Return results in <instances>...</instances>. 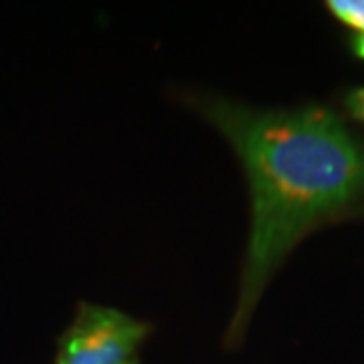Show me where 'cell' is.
I'll list each match as a JSON object with an SVG mask.
<instances>
[{
	"instance_id": "cell-5",
	"label": "cell",
	"mask_w": 364,
	"mask_h": 364,
	"mask_svg": "<svg viewBox=\"0 0 364 364\" xmlns=\"http://www.w3.org/2000/svg\"><path fill=\"white\" fill-rule=\"evenodd\" d=\"M352 51L356 57L364 59V35H356L354 37V43H352Z\"/></svg>"
},
{
	"instance_id": "cell-4",
	"label": "cell",
	"mask_w": 364,
	"mask_h": 364,
	"mask_svg": "<svg viewBox=\"0 0 364 364\" xmlns=\"http://www.w3.org/2000/svg\"><path fill=\"white\" fill-rule=\"evenodd\" d=\"M346 109L354 119H358L360 124H364V87L352 90L346 95Z\"/></svg>"
},
{
	"instance_id": "cell-1",
	"label": "cell",
	"mask_w": 364,
	"mask_h": 364,
	"mask_svg": "<svg viewBox=\"0 0 364 364\" xmlns=\"http://www.w3.org/2000/svg\"><path fill=\"white\" fill-rule=\"evenodd\" d=\"M196 107L231 142L247 174L251 233L227 348L245 336L273 272L299 239L364 195V144L334 112L249 109L221 97Z\"/></svg>"
},
{
	"instance_id": "cell-2",
	"label": "cell",
	"mask_w": 364,
	"mask_h": 364,
	"mask_svg": "<svg viewBox=\"0 0 364 364\" xmlns=\"http://www.w3.org/2000/svg\"><path fill=\"white\" fill-rule=\"evenodd\" d=\"M150 324L114 308L81 301L57 342L55 364H138Z\"/></svg>"
},
{
	"instance_id": "cell-3",
	"label": "cell",
	"mask_w": 364,
	"mask_h": 364,
	"mask_svg": "<svg viewBox=\"0 0 364 364\" xmlns=\"http://www.w3.org/2000/svg\"><path fill=\"white\" fill-rule=\"evenodd\" d=\"M328 11L342 25L354 28L358 35H364V0H330Z\"/></svg>"
}]
</instances>
